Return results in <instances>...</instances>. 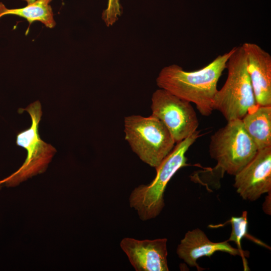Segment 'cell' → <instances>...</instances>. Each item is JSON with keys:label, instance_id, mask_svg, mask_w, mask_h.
I'll return each mask as SVG.
<instances>
[{"label": "cell", "instance_id": "6da1fadb", "mask_svg": "<svg viewBox=\"0 0 271 271\" xmlns=\"http://www.w3.org/2000/svg\"><path fill=\"white\" fill-rule=\"evenodd\" d=\"M233 50L234 47L219 55L209 64L195 71H185L177 64L165 66L156 79L157 84L160 88L194 103L200 114L208 116L214 110L218 80Z\"/></svg>", "mask_w": 271, "mask_h": 271}, {"label": "cell", "instance_id": "7a4b0ae2", "mask_svg": "<svg viewBox=\"0 0 271 271\" xmlns=\"http://www.w3.org/2000/svg\"><path fill=\"white\" fill-rule=\"evenodd\" d=\"M197 130L188 138L176 143L172 151L156 168V176L148 185H140L131 192L129 202L130 207L137 211L139 218L146 221L158 216L164 206V195L166 186L181 168L187 165L186 154L200 137Z\"/></svg>", "mask_w": 271, "mask_h": 271}, {"label": "cell", "instance_id": "3957f363", "mask_svg": "<svg viewBox=\"0 0 271 271\" xmlns=\"http://www.w3.org/2000/svg\"><path fill=\"white\" fill-rule=\"evenodd\" d=\"M226 69L227 79L215 94L213 108L221 112L227 121L241 119L248 112L258 105L242 45L234 47L227 62Z\"/></svg>", "mask_w": 271, "mask_h": 271}, {"label": "cell", "instance_id": "277c9868", "mask_svg": "<svg viewBox=\"0 0 271 271\" xmlns=\"http://www.w3.org/2000/svg\"><path fill=\"white\" fill-rule=\"evenodd\" d=\"M125 140L144 163L157 168L172 151L175 142L168 129L156 117L132 115L124 120Z\"/></svg>", "mask_w": 271, "mask_h": 271}, {"label": "cell", "instance_id": "5b68a950", "mask_svg": "<svg viewBox=\"0 0 271 271\" xmlns=\"http://www.w3.org/2000/svg\"><path fill=\"white\" fill-rule=\"evenodd\" d=\"M211 157L217 162L215 169L235 176L254 157L258 149L244 129L241 119L227 121L211 137Z\"/></svg>", "mask_w": 271, "mask_h": 271}, {"label": "cell", "instance_id": "8992f818", "mask_svg": "<svg viewBox=\"0 0 271 271\" xmlns=\"http://www.w3.org/2000/svg\"><path fill=\"white\" fill-rule=\"evenodd\" d=\"M26 111L31 118V126L21 131L17 136L16 144L26 150L27 158L18 171L3 180L0 185L15 186L20 183L46 171L48 165L56 153V149L41 139L39 125L42 115L41 104L39 100L30 104L19 111Z\"/></svg>", "mask_w": 271, "mask_h": 271}, {"label": "cell", "instance_id": "52a82bcc", "mask_svg": "<svg viewBox=\"0 0 271 271\" xmlns=\"http://www.w3.org/2000/svg\"><path fill=\"white\" fill-rule=\"evenodd\" d=\"M151 108L152 115L163 122L175 143L197 131L199 121L191 103L163 89L153 93Z\"/></svg>", "mask_w": 271, "mask_h": 271}, {"label": "cell", "instance_id": "ba28073f", "mask_svg": "<svg viewBox=\"0 0 271 271\" xmlns=\"http://www.w3.org/2000/svg\"><path fill=\"white\" fill-rule=\"evenodd\" d=\"M234 176L233 186L244 200L254 201L271 192V147L258 150L253 159Z\"/></svg>", "mask_w": 271, "mask_h": 271}, {"label": "cell", "instance_id": "9c48e42d", "mask_svg": "<svg viewBox=\"0 0 271 271\" xmlns=\"http://www.w3.org/2000/svg\"><path fill=\"white\" fill-rule=\"evenodd\" d=\"M167 239L123 238L120 246L136 271H168Z\"/></svg>", "mask_w": 271, "mask_h": 271}, {"label": "cell", "instance_id": "30bf717a", "mask_svg": "<svg viewBox=\"0 0 271 271\" xmlns=\"http://www.w3.org/2000/svg\"><path fill=\"white\" fill-rule=\"evenodd\" d=\"M256 103L271 106V56L255 43L242 45Z\"/></svg>", "mask_w": 271, "mask_h": 271}, {"label": "cell", "instance_id": "8fae6325", "mask_svg": "<svg viewBox=\"0 0 271 271\" xmlns=\"http://www.w3.org/2000/svg\"><path fill=\"white\" fill-rule=\"evenodd\" d=\"M216 251L227 252L232 255H242L244 252L232 247L228 241L214 242L200 229L195 228L188 231L181 240L177 248L179 257L192 267L198 270H202L197 263L198 258L210 257Z\"/></svg>", "mask_w": 271, "mask_h": 271}, {"label": "cell", "instance_id": "7c38bea8", "mask_svg": "<svg viewBox=\"0 0 271 271\" xmlns=\"http://www.w3.org/2000/svg\"><path fill=\"white\" fill-rule=\"evenodd\" d=\"M241 120L258 150L271 147V106L258 105Z\"/></svg>", "mask_w": 271, "mask_h": 271}, {"label": "cell", "instance_id": "4fadbf2b", "mask_svg": "<svg viewBox=\"0 0 271 271\" xmlns=\"http://www.w3.org/2000/svg\"><path fill=\"white\" fill-rule=\"evenodd\" d=\"M52 0H36L25 7L8 9L0 2V19L6 15H16L26 19L29 26L34 21H39L49 28L55 26L54 14L50 3Z\"/></svg>", "mask_w": 271, "mask_h": 271}, {"label": "cell", "instance_id": "5bb4252c", "mask_svg": "<svg viewBox=\"0 0 271 271\" xmlns=\"http://www.w3.org/2000/svg\"><path fill=\"white\" fill-rule=\"evenodd\" d=\"M247 212L243 211L241 216L239 217H232L228 221L231 224L232 227L231 233L230 237L228 241H232L235 242L237 245L238 249L241 250V240L243 237L246 236L248 238L251 239L253 241H256L257 243H259L260 241H257V239H253L252 237H249V235L247 233Z\"/></svg>", "mask_w": 271, "mask_h": 271}, {"label": "cell", "instance_id": "9a60e30c", "mask_svg": "<svg viewBox=\"0 0 271 271\" xmlns=\"http://www.w3.org/2000/svg\"><path fill=\"white\" fill-rule=\"evenodd\" d=\"M121 13L119 0H108L107 7L102 14V19L107 26H111L118 20Z\"/></svg>", "mask_w": 271, "mask_h": 271}, {"label": "cell", "instance_id": "2e32d148", "mask_svg": "<svg viewBox=\"0 0 271 271\" xmlns=\"http://www.w3.org/2000/svg\"><path fill=\"white\" fill-rule=\"evenodd\" d=\"M269 197H267L266 200L265 201L263 206V210H264V212L266 213H268L269 214V212L270 213V212L269 211V201L270 200V195L269 196Z\"/></svg>", "mask_w": 271, "mask_h": 271}, {"label": "cell", "instance_id": "e0dca14e", "mask_svg": "<svg viewBox=\"0 0 271 271\" xmlns=\"http://www.w3.org/2000/svg\"><path fill=\"white\" fill-rule=\"evenodd\" d=\"M27 3V4H31L35 2L36 0H23Z\"/></svg>", "mask_w": 271, "mask_h": 271}]
</instances>
